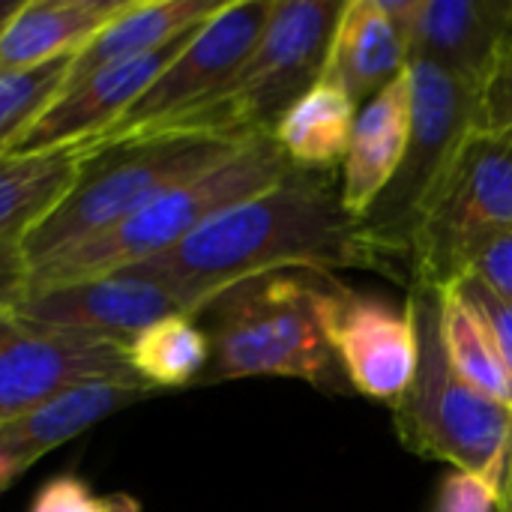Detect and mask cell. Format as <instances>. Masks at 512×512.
I'll return each instance as SVG.
<instances>
[{
    "mask_svg": "<svg viewBox=\"0 0 512 512\" xmlns=\"http://www.w3.org/2000/svg\"><path fill=\"white\" fill-rule=\"evenodd\" d=\"M132 0H24L0 36V75L78 54Z\"/></svg>",
    "mask_w": 512,
    "mask_h": 512,
    "instance_id": "ac0fdd59",
    "label": "cell"
},
{
    "mask_svg": "<svg viewBox=\"0 0 512 512\" xmlns=\"http://www.w3.org/2000/svg\"><path fill=\"white\" fill-rule=\"evenodd\" d=\"M501 512H512V444L507 456V471H504V486H501Z\"/></svg>",
    "mask_w": 512,
    "mask_h": 512,
    "instance_id": "d6a6232c",
    "label": "cell"
},
{
    "mask_svg": "<svg viewBox=\"0 0 512 512\" xmlns=\"http://www.w3.org/2000/svg\"><path fill=\"white\" fill-rule=\"evenodd\" d=\"M102 512H141V504H138L132 495L117 492V495L102 498Z\"/></svg>",
    "mask_w": 512,
    "mask_h": 512,
    "instance_id": "1f68e13d",
    "label": "cell"
},
{
    "mask_svg": "<svg viewBox=\"0 0 512 512\" xmlns=\"http://www.w3.org/2000/svg\"><path fill=\"white\" fill-rule=\"evenodd\" d=\"M474 129L512 144V33L498 45L477 93Z\"/></svg>",
    "mask_w": 512,
    "mask_h": 512,
    "instance_id": "d4e9b609",
    "label": "cell"
},
{
    "mask_svg": "<svg viewBox=\"0 0 512 512\" xmlns=\"http://www.w3.org/2000/svg\"><path fill=\"white\" fill-rule=\"evenodd\" d=\"M249 138L252 135L168 129L117 141H93V150L69 192L21 237L27 267L111 231L162 192L237 153Z\"/></svg>",
    "mask_w": 512,
    "mask_h": 512,
    "instance_id": "7a4b0ae2",
    "label": "cell"
},
{
    "mask_svg": "<svg viewBox=\"0 0 512 512\" xmlns=\"http://www.w3.org/2000/svg\"><path fill=\"white\" fill-rule=\"evenodd\" d=\"M321 324L351 390L393 405L411 387L420 342L408 300L393 306L378 294L324 276Z\"/></svg>",
    "mask_w": 512,
    "mask_h": 512,
    "instance_id": "8fae6325",
    "label": "cell"
},
{
    "mask_svg": "<svg viewBox=\"0 0 512 512\" xmlns=\"http://www.w3.org/2000/svg\"><path fill=\"white\" fill-rule=\"evenodd\" d=\"M270 12L273 0L225 3L216 15L192 30L186 45L141 93V99L96 141L159 132L216 99L255 51Z\"/></svg>",
    "mask_w": 512,
    "mask_h": 512,
    "instance_id": "9c48e42d",
    "label": "cell"
},
{
    "mask_svg": "<svg viewBox=\"0 0 512 512\" xmlns=\"http://www.w3.org/2000/svg\"><path fill=\"white\" fill-rule=\"evenodd\" d=\"M471 276L486 282L498 297L512 303V228L495 234L471 261Z\"/></svg>",
    "mask_w": 512,
    "mask_h": 512,
    "instance_id": "f1b7e54d",
    "label": "cell"
},
{
    "mask_svg": "<svg viewBox=\"0 0 512 512\" xmlns=\"http://www.w3.org/2000/svg\"><path fill=\"white\" fill-rule=\"evenodd\" d=\"M84 381L144 384L123 345L0 312V426Z\"/></svg>",
    "mask_w": 512,
    "mask_h": 512,
    "instance_id": "30bf717a",
    "label": "cell"
},
{
    "mask_svg": "<svg viewBox=\"0 0 512 512\" xmlns=\"http://www.w3.org/2000/svg\"><path fill=\"white\" fill-rule=\"evenodd\" d=\"M12 312L45 327L84 333L123 348L150 324L183 315L177 300L135 267L51 288H24Z\"/></svg>",
    "mask_w": 512,
    "mask_h": 512,
    "instance_id": "7c38bea8",
    "label": "cell"
},
{
    "mask_svg": "<svg viewBox=\"0 0 512 512\" xmlns=\"http://www.w3.org/2000/svg\"><path fill=\"white\" fill-rule=\"evenodd\" d=\"M354 123L357 102L342 87L318 78L285 108L270 135L294 168L333 171L336 162H345Z\"/></svg>",
    "mask_w": 512,
    "mask_h": 512,
    "instance_id": "ffe728a7",
    "label": "cell"
},
{
    "mask_svg": "<svg viewBox=\"0 0 512 512\" xmlns=\"http://www.w3.org/2000/svg\"><path fill=\"white\" fill-rule=\"evenodd\" d=\"M21 3H24V0H0V36H3V30L9 27V21L15 18V12L21 9Z\"/></svg>",
    "mask_w": 512,
    "mask_h": 512,
    "instance_id": "836d02e7",
    "label": "cell"
},
{
    "mask_svg": "<svg viewBox=\"0 0 512 512\" xmlns=\"http://www.w3.org/2000/svg\"><path fill=\"white\" fill-rule=\"evenodd\" d=\"M18 474H24V468L0 447V492H6L18 480Z\"/></svg>",
    "mask_w": 512,
    "mask_h": 512,
    "instance_id": "4dcf8cb0",
    "label": "cell"
},
{
    "mask_svg": "<svg viewBox=\"0 0 512 512\" xmlns=\"http://www.w3.org/2000/svg\"><path fill=\"white\" fill-rule=\"evenodd\" d=\"M512 228V144L471 129L429 192L408 252L411 285L459 282L474 255Z\"/></svg>",
    "mask_w": 512,
    "mask_h": 512,
    "instance_id": "52a82bcc",
    "label": "cell"
},
{
    "mask_svg": "<svg viewBox=\"0 0 512 512\" xmlns=\"http://www.w3.org/2000/svg\"><path fill=\"white\" fill-rule=\"evenodd\" d=\"M30 512H102V498L81 477L60 474L36 492Z\"/></svg>",
    "mask_w": 512,
    "mask_h": 512,
    "instance_id": "83f0119b",
    "label": "cell"
},
{
    "mask_svg": "<svg viewBox=\"0 0 512 512\" xmlns=\"http://www.w3.org/2000/svg\"><path fill=\"white\" fill-rule=\"evenodd\" d=\"M93 141L0 159V240L24 237L75 183Z\"/></svg>",
    "mask_w": 512,
    "mask_h": 512,
    "instance_id": "44dd1931",
    "label": "cell"
},
{
    "mask_svg": "<svg viewBox=\"0 0 512 512\" xmlns=\"http://www.w3.org/2000/svg\"><path fill=\"white\" fill-rule=\"evenodd\" d=\"M72 57L0 75V159H6L15 150L21 135L60 96Z\"/></svg>",
    "mask_w": 512,
    "mask_h": 512,
    "instance_id": "cb8c5ba5",
    "label": "cell"
},
{
    "mask_svg": "<svg viewBox=\"0 0 512 512\" xmlns=\"http://www.w3.org/2000/svg\"><path fill=\"white\" fill-rule=\"evenodd\" d=\"M411 75V138L405 159L363 216V237L393 264L408 258L420 210L438 177L474 129L480 84L453 75L432 60H408Z\"/></svg>",
    "mask_w": 512,
    "mask_h": 512,
    "instance_id": "ba28073f",
    "label": "cell"
},
{
    "mask_svg": "<svg viewBox=\"0 0 512 512\" xmlns=\"http://www.w3.org/2000/svg\"><path fill=\"white\" fill-rule=\"evenodd\" d=\"M408 69V39L387 0H348L336 18L321 81L354 102L372 99Z\"/></svg>",
    "mask_w": 512,
    "mask_h": 512,
    "instance_id": "2e32d148",
    "label": "cell"
},
{
    "mask_svg": "<svg viewBox=\"0 0 512 512\" xmlns=\"http://www.w3.org/2000/svg\"><path fill=\"white\" fill-rule=\"evenodd\" d=\"M429 512H501V489L480 474L453 468L441 477Z\"/></svg>",
    "mask_w": 512,
    "mask_h": 512,
    "instance_id": "484cf974",
    "label": "cell"
},
{
    "mask_svg": "<svg viewBox=\"0 0 512 512\" xmlns=\"http://www.w3.org/2000/svg\"><path fill=\"white\" fill-rule=\"evenodd\" d=\"M324 276L270 273L210 300L195 315L210 339V366L201 384L297 378L315 390H345V372L321 324Z\"/></svg>",
    "mask_w": 512,
    "mask_h": 512,
    "instance_id": "3957f363",
    "label": "cell"
},
{
    "mask_svg": "<svg viewBox=\"0 0 512 512\" xmlns=\"http://www.w3.org/2000/svg\"><path fill=\"white\" fill-rule=\"evenodd\" d=\"M420 360L411 387L390 405L393 432L420 459L447 462L504 486L512 444V411L465 384L441 342L438 288L411 285Z\"/></svg>",
    "mask_w": 512,
    "mask_h": 512,
    "instance_id": "5b68a950",
    "label": "cell"
},
{
    "mask_svg": "<svg viewBox=\"0 0 512 512\" xmlns=\"http://www.w3.org/2000/svg\"><path fill=\"white\" fill-rule=\"evenodd\" d=\"M156 390L129 381H84L0 426V447L27 471L45 453L63 447L105 417L150 399Z\"/></svg>",
    "mask_w": 512,
    "mask_h": 512,
    "instance_id": "e0dca14e",
    "label": "cell"
},
{
    "mask_svg": "<svg viewBox=\"0 0 512 512\" xmlns=\"http://www.w3.org/2000/svg\"><path fill=\"white\" fill-rule=\"evenodd\" d=\"M408 39V60H432L459 78L483 81L512 33L510 0H387Z\"/></svg>",
    "mask_w": 512,
    "mask_h": 512,
    "instance_id": "5bb4252c",
    "label": "cell"
},
{
    "mask_svg": "<svg viewBox=\"0 0 512 512\" xmlns=\"http://www.w3.org/2000/svg\"><path fill=\"white\" fill-rule=\"evenodd\" d=\"M438 306L441 342L453 372L477 393L512 411V378L480 309L462 294L456 282L438 288Z\"/></svg>",
    "mask_w": 512,
    "mask_h": 512,
    "instance_id": "7402d4cb",
    "label": "cell"
},
{
    "mask_svg": "<svg viewBox=\"0 0 512 512\" xmlns=\"http://www.w3.org/2000/svg\"><path fill=\"white\" fill-rule=\"evenodd\" d=\"M192 30L153 54L108 66L90 75L87 81L75 84L72 90H63L21 135V141L9 156H33V153H48L57 147H72L102 138L141 99V93L159 78V72L177 57V51L186 45Z\"/></svg>",
    "mask_w": 512,
    "mask_h": 512,
    "instance_id": "4fadbf2b",
    "label": "cell"
},
{
    "mask_svg": "<svg viewBox=\"0 0 512 512\" xmlns=\"http://www.w3.org/2000/svg\"><path fill=\"white\" fill-rule=\"evenodd\" d=\"M348 267L402 279L396 264L345 216L333 171L300 168L273 189L213 216L174 249L135 264L192 318L228 288L258 276Z\"/></svg>",
    "mask_w": 512,
    "mask_h": 512,
    "instance_id": "6da1fadb",
    "label": "cell"
},
{
    "mask_svg": "<svg viewBox=\"0 0 512 512\" xmlns=\"http://www.w3.org/2000/svg\"><path fill=\"white\" fill-rule=\"evenodd\" d=\"M456 285L462 288V294L486 318V324H489V330H492V336L498 342V351L504 357V366H507V372H510L512 378V303H507L504 297H498L486 282H480L471 273H465Z\"/></svg>",
    "mask_w": 512,
    "mask_h": 512,
    "instance_id": "4316f807",
    "label": "cell"
},
{
    "mask_svg": "<svg viewBox=\"0 0 512 512\" xmlns=\"http://www.w3.org/2000/svg\"><path fill=\"white\" fill-rule=\"evenodd\" d=\"M339 12V0H273L267 27L237 78L216 99L159 132H273L285 108L321 78Z\"/></svg>",
    "mask_w": 512,
    "mask_h": 512,
    "instance_id": "8992f818",
    "label": "cell"
},
{
    "mask_svg": "<svg viewBox=\"0 0 512 512\" xmlns=\"http://www.w3.org/2000/svg\"><path fill=\"white\" fill-rule=\"evenodd\" d=\"M222 6L225 0H132V6L120 18H114L105 30H99L72 57L63 90H72L75 84L87 81L90 75L108 66L138 60L144 54L165 48L168 42L180 39L192 27L204 24Z\"/></svg>",
    "mask_w": 512,
    "mask_h": 512,
    "instance_id": "d6986e66",
    "label": "cell"
},
{
    "mask_svg": "<svg viewBox=\"0 0 512 512\" xmlns=\"http://www.w3.org/2000/svg\"><path fill=\"white\" fill-rule=\"evenodd\" d=\"M27 261L21 252V237L0 240V312L12 309L27 288Z\"/></svg>",
    "mask_w": 512,
    "mask_h": 512,
    "instance_id": "f546056e",
    "label": "cell"
},
{
    "mask_svg": "<svg viewBox=\"0 0 512 512\" xmlns=\"http://www.w3.org/2000/svg\"><path fill=\"white\" fill-rule=\"evenodd\" d=\"M411 138V75L408 69L375 93L357 114L345 153L339 201L345 216L360 225L381 192L396 177Z\"/></svg>",
    "mask_w": 512,
    "mask_h": 512,
    "instance_id": "9a60e30c",
    "label": "cell"
},
{
    "mask_svg": "<svg viewBox=\"0 0 512 512\" xmlns=\"http://www.w3.org/2000/svg\"><path fill=\"white\" fill-rule=\"evenodd\" d=\"M291 171L294 165L285 159L270 132L252 135L237 153L207 168L204 174L162 192L111 231L30 267L27 288L96 279L144 264L183 243L189 234H195L204 222L225 213L228 207L273 189Z\"/></svg>",
    "mask_w": 512,
    "mask_h": 512,
    "instance_id": "277c9868",
    "label": "cell"
},
{
    "mask_svg": "<svg viewBox=\"0 0 512 512\" xmlns=\"http://www.w3.org/2000/svg\"><path fill=\"white\" fill-rule=\"evenodd\" d=\"M126 360L150 390H177L204 378L210 339L192 315H168L126 345Z\"/></svg>",
    "mask_w": 512,
    "mask_h": 512,
    "instance_id": "603a6c76",
    "label": "cell"
}]
</instances>
